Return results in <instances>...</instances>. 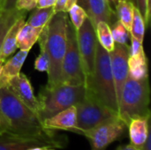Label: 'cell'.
I'll use <instances>...</instances> for the list:
<instances>
[{"label":"cell","mask_w":151,"mask_h":150,"mask_svg":"<svg viewBox=\"0 0 151 150\" xmlns=\"http://www.w3.org/2000/svg\"><path fill=\"white\" fill-rule=\"evenodd\" d=\"M121 1H125V0H108V2H109L111 7L114 11H115V8H116V6L118 5V4H119V2H121ZM130 1H131V0H130Z\"/></svg>","instance_id":"36"},{"label":"cell","mask_w":151,"mask_h":150,"mask_svg":"<svg viewBox=\"0 0 151 150\" xmlns=\"http://www.w3.org/2000/svg\"><path fill=\"white\" fill-rule=\"evenodd\" d=\"M5 61L3 60L2 58H0V75H1V71H2V67H3V65Z\"/></svg>","instance_id":"38"},{"label":"cell","mask_w":151,"mask_h":150,"mask_svg":"<svg viewBox=\"0 0 151 150\" xmlns=\"http://www.w3.org/2000/svg\"><path fill=\"white\" fill-rule=\"evenodd\" d=\"M76 37L82 68L86 78L93 72L97 45L96 28L88 18L84 20L81 27L76 31Z\"/></svg>","instance_id":"9"},{"label":"cell","mask_w":151,"mask_h":150,"mask_svg":"<svg viewBox=\"0 0 151 150\" xmlns=\"http://www.w3.org/2000/svg\"><path fill=\"white\" fill-rule=\"evenodd\" d=\"M110 27L114 42L119 44H127L129 32L126 29L123 24L119 19H117Z\"/></svg>","instance_id":"25"},{"label":"cell","mask_w":151,"mask_h":150,"mask_svg":"<svg viewBox=\"0 0 151 150\" xmlns=\"http://www.w3.org/2000/svg\"><path fill=\"white\" fill-rule=\"evenodd\" d=\"M7 86L26 106L36 114L38 113L39 102L35 95L33 87L27 75L20 72L19 75L13 77L7 83Z\"/></svg>","instance_id":"12"},{"label":"cell","mask_w":151,"mask_h":150,"mask_svg":"<svg viewBox=\"0 0 151 150\" xmlns=\"http://www.w3.org/2000/svg\"><path fill=\"white\" fill-rule=\"evenodd\" d=\"M37 0H17L15 7L19 11H30L36 7Z\"/></svg>","instance_id":"30"},{"label":"cell","mask_w":151,"mask_h":150,"mask_svg":"<svg viewBox=\"0 0 151 150\" xmlns=\"http://www.w3.org/2000/svg\"><path fill=\"white\" fill-rule=\"evenodd\" d=\"M26 14L21 15L19 17L15 22L12 25V27L7 31L5 37L4 39L1 50H0V58L3 60H6L7 57H9L17 49V37L18 34L21 28V27L26 22Z\"/></svg>","instance_id":"17"},{"label":"cell","mask_w":151,"mask_h":150,"mask_svg":"<svg viewBox=\"0 0 151 150\" xmlns=\"http://www.w3.org/2000/svg\"><path fill=\"white\" fill-rule=\"evenodd\" d=\"M116 150H142L141 149H138L132 144H127V145H120L117 148Z\"/></svg>","instance_id":"34"},{"label":"cell","mask_w":151,"mask_h":150,"mask_svg":"<svg viewBox=\"0 0 151 150\" xmlns=\"http://www.w3.org/2000/svg\"><path fill=\"white\" fill-rule=\"evenodd\" d=\"M109 56L111 59L117 101H119L124 84L128 77L129 45L115 42L113 50L109 52Z\"/></svg>","instance_id":"10"},{"label":"cell","mask_w":151,"mask_h":150,"mask_svg":"<svg viewBox=\"0 0 151 150\" xmlns=\"http://www.w3.org/2000/svg\"><path fill=\"white\" fill-rule=\"evenodd\" d=\"M56 3V0H37L36 8H47L53 7Z\"/></svg>","instance_id":"33"},{"label":"cell","mask_w":151,"mask_h":150,"mask_svg":"<svg viewBox=\"0 0 151 150\" xmlns=\"http://www.w3.org/2000/svg\"><path fill=\"white\" fill-rule=\"evenodd\" d=\"M145 28H146V24H145V21H144L142 15L141 14L140 11L135 6H134L133 20H132L131 29L129 32L130 36L137 39L141 42H143L144 34H145Z\"/></svg>","instance_id":"24"},{"label":"cell","mask_w":151,"mask_h":150,"mask_svg":"<svg viewBox=\"0 0 151 150\" xmlns=\"http://www.w3.org/2000/svg\"><path fill=\"white\" fill-rule=\"evenodd\" d=\"M86 95L85 85L60 84L55 87L44 86L39 94L38 117L42 122L44 119L80 103Z\"/></svg>","instance_id":"5"},{"label":"cell","mask_w":151,"mask_h":150,"mask_svg":"<svg viewBox=\"0 0 151 150\" xmlns=\"http://www.w3.org/2000/svg\"><path fill=\"white\" fill-rule=\"evenodd\" d=\"M77 4L85 11L95 28L100 21H104L111 26L118 19L108 0H77Z\"/></svg>","instance_id":"11"},{"label":"cell","mask_w":151,"mask_h":150,"mask_svg":"<svg viewBox=\"0 0 151 150\" xmlns=\"http://www.w3.org/2000/svg\"><path fill=\"white\" fill-rule=\"evenodd\" d=\"M43 27H34L27 24L21 27L17 37V48L21 50L29 51L34 44L37 42L39 35Z\"/></svg>","instance_id":"19"},{"label":"cell","mask_w":151,"mask_h":150,"mask_svg":"<svg viewBox=\"0 0 151 150\" xmlns=\"http://www.w3.org/2000/svg\"><path fill=\"white\" fill-rule=\"evenodd\" d=\"M77 125L76 132L82 135L88 130H90L103 123L119 118L118 113L107 108L88 94L83 100L76 103Z\"/></svg>","instance_id":"6"},{"label":"cell","mask_w":151,"mask_h":150,"mask_svg":"<svg viewBox=\"0 0 151 150\" xmlns=\"http://www.w3.org/2000/svg\"><path fill=\"white\" fill-rule=\"evenodd\" d=\"M61 81L65 85H85V74L78 49L76 30L70 20L67 27L66 50L62 62Z\"/></svg>","instance_id":"7"},{"label":"cell","mask_w":151,"mask_h":150,"mask_svg":"<svg viewBox=\"0 0 151 150\" xmlns=\"http://www.w3.org/2000/svg\"><path fill=\"white\" fill-rule=\"evenodd\" d=\"M150 118H135L130 120L127 125L130 144L141 149L146 142L150 134Z\"/></svg>","instance_id":"15"},{"label":"cell","mask_w":151,"mask_h":150,"mask_svg":"<svg viewBox=\"0 0 151 150\" xmlns=\"http://www.w3.org/2000/svg\"><path fill=\"white\" fill-rule=\"evenodd\" d=\"M0 131L38 139L52 148L66 146V138L46 129L38 115L26 106L7 85L0 86Z\"/></svg>","instance_id":"1"},{"label":"cell","mask_w":151,"mask_h":150,"mask_svg":"<svg viewBox=\"0 0 151 150\" xmlns=\"http://www.w3.org/2000/svg\"><path fill=\"white\" fill-rule=\"evenodd\" d=\"M130 39H131V46H129V56L139 54L144 50L142 42H141L140 41H138L137 39L132 36H130Z\"/></svg>","instance_id":"31"},{"label":"cell","mask_w":151,"mask_h":150,"mask_svg":"<svg viewBox=\"0 0 151 150\" xmlns=\"http://www.w3.org/2000/svg\"><path fill=\"white\" fill-rule=\"evenodd\" d=\"M27 13L25 11H19L17 8H14L11 11H2L0 12V50L5 37V34L12 25L15 22V20L23 14Z\"/></svg>","instance_id":"21"},{"label":"cell","mask_w":151,"mask_h":150,"mask_svg":"<svg viewBox=\"0 0 151 150\" xmlns=\"http://www.w3.org/2000/svg\"><path fill=\"white\" fill-rule=\"evenodd\" d=\"M151 148V145H150V135L148 137V139H147V141H146V142L144 143V145L141 148V149L142 150H150Z\"/></svg>","instance_id":"35"},{"label":"cell","mask_w":151,"mask_h":150,"mask_svg":"<svg viewBox=\"0 0 151 150\" xmlns=\"http://www.w3.org/2000/svg\"><path fill=\"white\" fill-rule=\"evenodd\" d=\"M134 4L130 0L121 1L118 4L115 8V12L118 19L123 24L126 29L130 32L132 20H133V11Z\"/></svg>","instance_id":"22"},{"label":"cell","mask_w":151,"mask_h":150,"mask_svg":"<svg viewBox=\"0 0 151 150\" xmlns=\"http://www.w3.org/2000/svg\"><path fill=\"white\" fill-rule=\"evenodd\" d=\"M127 128L126 123L116 118L84 132L82 135L89 141L92 150H105L125 133Z\"/></svg>","instance_id":"8"},{"label":"cell","mask_w":151,"mask_h":150,"mask_svg":"<svg viewBox=\"0 0 151 150\" xmlns=\"http://www.w3.org/2000/svg\"><path fill=\"white\" fill-rule=\"evenodd\" d=\"M35 147L52 148L49 143L38 139L17 136L0 131V150H27Z\"/></svg>","instance_id":"14"},{"label":"cell","mask_w":151,"mask_h":150,"mask_svg":"<svg viewBox=\"0 0 151 150\" xmlns=\"http://www.w3.org/2000/svg\"><path fill=\"white\" fill-rule=\"evenodd\" d=\"M86 94L119 115L118 101L109 52L97 42L94 70L85 78Z\"/></svg>","instance_id":"3"},{"label":"cell","mask_w":151,"mask_h":150,"mask_svg":"<svg viewBox=\"0 0 151 150\" xmlns=\"http://www.w3.org/2000/svg\"><path fill=\"white\" fill-rule=\"evenodd\" d=\"M29 51L19 50L12 57L4 63L1 75H0V86L7 85V83L15 76L20 73V70L24 65V62L27 57Z\"/></svg>","instance_id":"16"},{"label":"cell","mask_w":151,"mask_h":150,"mask_svg":"<svg viewBox=\"0 0 151 150\" xmlns=\"http://www.w3.org/2000/svg\"><path fill=\"white\" fill-rule=\"evenodd\" d=\"M42 123V126L49 130H65L75 133L77 125L76 108L75 106H71L44 119Z\"/></svg>","instance_id":"13"},{"label":"cell","mask_w":151,"mask_h":150,"mask_svg":"<svg viewBox=\"0 0 151 150\" xmlns=\"http://www.w3.org/2000/svg\"><path fill=\"white\" fill-rule=\"evenodd\" d=\"M68 13H69V17H70V21L72 22V24L76 31L81 27L84 20L88 18L85 11L78 4H74L69 10Z\"/></svg>","instance_id":"26"},{"label":"cell","mask_w":151,"mask_h":150,"mask_svg":"<svg viewBox=\"0 0 151 150\" xmlns=\"http://www.w3.org/2000/svg\"><path fill=\"white\" fill-rule=\"evenodd\" d=\"M49 149L48 147H35V148H32L27 150H47Z\"/></svg>","instance_id":"37"},{"label":"cell","mask_w":151,"mask_h":150,"mask_svg":"<svg viewBox=\"0 0 151 150\" xmlns=\"http://www.w3.org/2000/svg\"><path fill=\"white\" fill-rule=\"evenodd\" d=\"M128 76L134 80L148 78V59L144 50L139 54L129 56Z\"/></svg>","instance_id":"18"},{"label":"cell","mask_w":151,"mask_h":150,"mask_svg":"<svg viewBox=\"0 0 151 150\" xmlns=\"http://www.w3.org/2000/svg\"><path fill=\"white\" fill-rule=\"evenodd\" d=\"M134 6L142 15L145 24H149L150 16V0H134Z\"/></svg>","instance_id":"28"},{"label":"cell","mask_w":151,"mask_h":150,"mask_svg":"<svg viewBox=\"0 0 151 150\" xmlns=\"http://www.w3.org/2000/svg\"><path fill=\"white\" fill-rule=\"evenodd\" d=\"M1 3H2V0H0V5H1ZM0 12H2V11H0Z\"/></svg>","instance_id":"40"},{"label":"cell","mask_w":151,"mask_h":150,"mask_svg":"<svg viewBox=\"0 0 151 150\" xmlns=\"http://www.w3.org/2000/svg\"><path fill=\"white\" fill-rule=\"evenodd\" d=\"M68 15L66 12H56L43 27L38 42H42L49 57L48 82L46 86L55 87L62 84V62L66 50Z\"/></svg>","instance_id":"2"},{"label":"cell","mask_w":151,"mask_h":150,"mask_svg":"<svg viewBox=\"0 0 151 150\" xmlns=\"http://www.w3.org/2000/svg\"><path fill=\"white\" fill-rule=\"evenodd\" d=\"M76 4H77V0H56V3L53 6L54 12L68 13L69 10Z\"/></svg>","instance_id":"29"},{"label":"cell","mask_w":151,"mask_h":150,"mask_svg":"<svg viewBox=\"0 0 151 150\" xmlns=\"http://www.w3.org/2000/svg\"><path fill=\"white\" fill-rule=\"evenodd\" d=\"M47 150H54V149H53L52 148H49V149H47Z\"/></svg>","instance_id":"39"},{"label":"cell","mask_w":151,"mask_h":150,"mask_svg":"<svg viewBox=\"0 0 151 150\" xmlns=\"http://www.w3.org/2000/svg\"><path fill=\"white\" fill-rule=\"evenodd\" d=\"M16 2L17 0H2L0 5V11H7L16 8Z\"/></svg>","instance_id":"32"},{"label":"cell","mask_w":151,"mask_h":150,"mask_svg":"<svg viewBox=\"0 0 151 150\" xmlns=\"http://www.w3.org/2000/svg\"><path fill=\"white\" fill-rule=\"evenodd\" d=\"M96 34L97 42L105 49L108 52L111 51L114 48V40L111 34V27L104 21H100L96 27Z\"/></svg>","instance_id":"23"},{"label":"cell","mask_w":151,"mask_h":150,"mask_svg":"<svg viewBox=\"0 0 151 150\" xmlns=\"http://www.w3.org/2000/svg\"><path fill=\"white\" fill-rule=\"evenodd\" d=\"M149 77L134 80L127 77L118 101L119 118L127 126L135 118H150Z\"/></svg>","instance_id":"4"},{"label":"cell","mask_w":151,"mask_h":150,"mask_svg":"<svg viewBox=\"0 0 151 150\" xmlns=\"http://www.w3.org/2000/svg\"><path fill=\"white\" fill-rule=\"evenodd\" d=\"M40 53L35 61V69L38 72H48L49 69V57L42 42H39Z\"/></svg>","instance_id":"27"},{"label":"cell","mask_w":151,"mask_h":150,"mask_svg":"<svg viewBox=\"0 0 151 150\" xmlns=\"http://www.w3.org/2000/svg\"><path fill=\"white\" fill-rule=\"evenodd\" d=\"M53 7L47 8H35L32 10L30 16L28 17L26 24L34 27H43L51 17L54 15Z\"/></svg>","instance_id":"20"}]
</instances>
